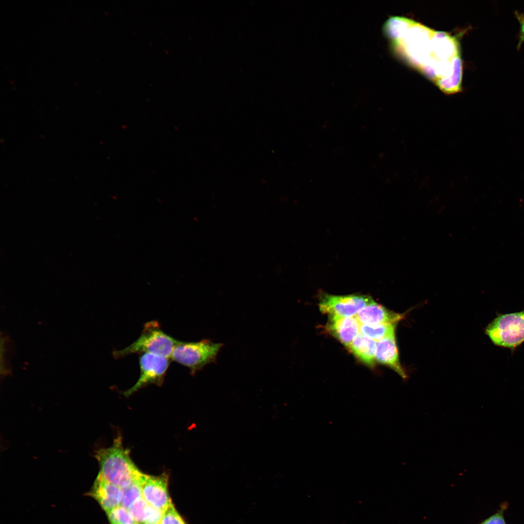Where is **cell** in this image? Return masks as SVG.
Instances as JSON below:
<instances>
[{"instance_id":"cell-5","label":"cell","mask_w":524,"mask_h":524,"mask_svg":"<svg viewBox=\"0 0 524 524\" xmlns=\"http://www.w3.org/2000/svg\"><path fill=\"white\" fill-rule=\"evenodd\" d=\"M373 301L370 296L366 295H336L321 293L319 295V307L324 314L352 317Z\"/></svg>"},{"instance_id":"cell-7","label":"cell","mask_w":524,"mask_h":524,"mask_svg":"<svg viewBox=\"0 0 524 524\" xmlns=\"http://www.w3.org/2000/svg\"><path fill=\"white\" fill-rule=\"evenodd\" d=\"M168 475H151L142 473L139 478L143 498L151 506L165 511L173 504L168 491Z\"/></svg>"},{"instance_id":"cell-11","label":"cell","mask_w":524,"mask_h":524,"mask_svg":"<svg viewBox=\"0 0 524 524\" xmlns=\"http://www.w3.org/2000/svg\"><path fill=\"white\" fill-rule=\"evenodd\" d=\"M355 317L360 324H397L404 315L389 310L374 300L361 310Z\"/></svg>"},{"instance_id":"cell-4","label":"cell","mask_w":524,"mask_h":524,"mask_svg":"<svg viewBox=\"0 0 524 524\" xmlns=\"http://www.w3.org/2000/svg\"><path fill=\"white\" fill-rule=\"evenodd\" d=\"M223 344L214 343L209 339L196 342L180 341L175 346L171 359L188 368L192 375L203 369L206 365L216 361Z\"/></svg>"},{"instance_id":"cell-8","label":"cell","mask_w":524,"mask_h":524,"mask_svg":"<svg viewBox=\"0 0 524 524\" xmlns=\"http://www.w3.org/2000/svg\"><path fill=\"white\" fill-rule=\"evenodd\" d=\"M89 495L96 500L106 512L120 505L123 489L109 482L98 473Z\"/></svg>"},{"instance_id":"cell-3","label":"cell","mask_w":524,"mask_h":524,"mask_svg":"<svg viewBox=\"0 0 524 524\" xmlns=\"http://www.w3.org/2000/svg\"><path fill=\"white\" fill-rule=\"evenodd\" d=\"M485 332L494 345L515 349L524 342V310L498 314L486 327Z\"/></svg>"},{"instance_id":"cell-14","label":"cell","mask_w":524,"mask_h":524,"mask_svg":"<svg viewBox=\"0 0 524 524\" xmlns=\"http://www.w3.org/2000/svg\"><path fill=\"white\" fill-rule=\"evenodd\" d=\"M155 508L142 497L135 502L128 509L136 524H146Z\"/></svg>"},{"instance_id":"cell-19","label":"cell","mask_w":524,"mask_h":524,"mask_svg":"<svg viewBox=\"0 0 524 524\" xmlns=\"http://www.w3.org/2000/svg\"><path fill=\"white\" fill-rule=\"evenodd\" d=\"M482 524H506L501 513L496 514L485 521Z\"/></svg>"},{"instance_id":"cell-6","label":"cell","mask_w":524,"mask_h":524,"mask_svg":"<svg viewBox=\"0 0 524 524\" xmlns=\"http://www.w3.org/2000/svg\"><path fill=\"white\" fill-rule=\"evenodd\" d=\"M169 365V359L160 355L149 354H142L139 358L140 373L136 383L130 389L124 393L126 396H129L149 384L161 386Z\"/></svg>"},{"instance_id":"cell-18","label":"cell","mask_w":524,"mask_h":524,"mask_svg":"<svg viewBox=\"0 0 524 524\" xmlns=\"http://www.w3.org/2000/svg\"><path fill=\"white\" fill-rule=\"evenodd\" d=\"M514 16L518 21L520 25L519 31L518 34L517 49H521L522 44L524 43V12H520L518 11L514 12Z\"/></svg>"},{"instance_id":"cell-15","label":"cell","mask_w":524,"mask_h":524,"mask_svg":"<svg viewBox=\"0 0 524 524\" xmlns=\"http://www.w3.org/2000/svg\"><path fill=\"white\" fill-rule=\"evenodd\" d=\"M122 489L123 496L120 505L127 509L138 499L142 497L139 479Z\"/></svg>"},{"instance_id":"cell-9","label":"cell","mask_w":524,"mask_h":524,"mask_svg":"<svg viewBox=\"0 0 524 524\" xmlns=\"http://www.w3.org/2000/svg\"><path fill=\"white\" fill-rule=\"evenodd\" d=\"M360 324L355 316L328 315L327 330L347 348L360 332Z\"/></svg>"},{"instance_id":"cell-12","label":"cell","mask_w":524,"mask_h":524,"mask_svg":"<svg viewBox=\"0 0 524 524\" xmlns=\"http://www.w3.org/2000/svg\"><path fill=\"white\" fill-rule=\"evenodd\" d=\"M377 342L359 333L348 348L360 361L369 366L375 364Z\"/></svg>"},{"instance_id":"cell-1","label":"cell","mask_w":524,"mask_h":524,"mask_svg":"<svg viewBox=\"0 0 524 524\" xmlns=\"http://www.w3.org/2000/svg\"><path fill=\"white\" fill-rule=\"evenodd\" d=\"M95 457L99 465V473L121 489L138 480L142 473L131 460L130 450L123 446L121 435L114 440L111 446L97 450Z\"/></svg>"},{"instance_id":"cell-17","label":"cell","mask_w":524,"mask_h":524,"mask_svg":"<svg viewBox=\"0 0 524 524\" xmlns=\"http://www.w3.org/2000/svg\"><path fill=\"white\" fill-rule=\"evenodd\" d=\"M161 524H186L172 504L164 511Z\"/></svg>"},{"instance_id":"cell-10","label":"cell","mask_w":524,"mask_h":524,"mask_svg":"<svg viewBox=\"0 0 524 524\" xmlns=\"http://www.w3.org/2000/svg\"><path fill=\"white\" fill-rule=\"evenodd\" d=\"M376 360L389 367L404 379L408 376L399 358L395 334L377 342Z\"/></svg>"},{"instance_id":"cell-16","label":"cell","mask_w":524,"mask_h":524,"mask_svg":"<svg viewBox=\"0 0 524 524\" xmlns=\"http://www.w3.org/2000/svg\"><path fill=\"white\" fill-rule=\"evenodd\" d=\"M110 524H133L135 523L129 510L119 505L106 512Z\"/></svg>"},{"instance_id":"cell-13","label":"cell","mask_w":524,"mask_h":524,"mask_svg":"<svg viewBox=\"0 0 524 524\" xmlns=\"http://www.w3.org/2000/svg\"><path fill=\"white\" fill-rule=\"evenodd\" d=\"M396 325L397 324H360V332L363 335L377 342L395 334Z\"/></svg>"},{"instance_id":"cell-20","label":"cell","mask_w":524,"mask_h":524,"mask_svg":"<svg viewBox=\"0 0 524 524\" xmlns=\"http://www.w3.org/2000/svg\"><path fill=\"white\" fill-rule=\"evenodd\" d=\"M136 524V523H134V524Z\"/></svg>"},{"instance_id":"cell-2","label":"cell","mask_w":524,"mask_h":524,"mask_svg":"<svg viewBox=\"0 0 524 524\" xmlns=\"http://www.w3.org/2000/svg\"><path fill=\"white\" fill-rule=\"evenodd\" d=\"M165 333L155 321L146 323L139 337L125 348L113 351V357L119 359L135 353H149L171 358L179 343Z\"/></svg>"}]
</instances>
